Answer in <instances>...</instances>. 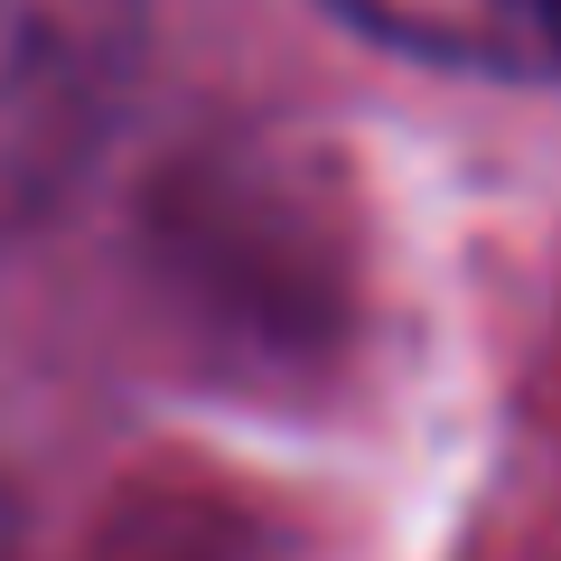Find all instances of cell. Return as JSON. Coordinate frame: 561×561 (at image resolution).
<instances>
[{"instance_id": "6da1fadb", "label": "cell", "mask_w": 561, "mask_h": 561, "mask_svg": "<svg viewBox=\"0 0 561 561\" xmlns=\"http://www.w3.org/2000/svg\"><path fill=\"white\" fill-rule=\"evenodd\" d=\"M103 76V0H0V179H20L38 131H66Z\"/></svg>"}, {"instance_id": "7a4b0ae2", "label": "cell", "mask_w": 561, "mask_h": 561, "mask_svg": "<svg viewBox=\"0 0 561 561\" xmlns=\"http://www.w3.org/2000/svg\"><path fill=\"white\" fill-rule=\"evenodd\" d=\"M375 38L486 76H561V0H346Z\"/></svg>"}, {"instance_id": "3957f363", "label": "cell", "mask_w": 561, "mask_h": 561, "mask_svg": "<svg viewBox=\"0 0 561 561\" xmlns=\"http://www.w3.org/2000/svg\"><path fill=\"white\" fill-rule=\"evenodd\" d=\"M0 561H10V524H0Z\"/></svg>"}]
</instances>
